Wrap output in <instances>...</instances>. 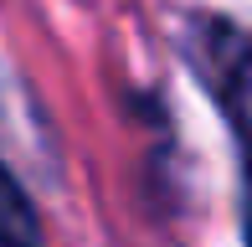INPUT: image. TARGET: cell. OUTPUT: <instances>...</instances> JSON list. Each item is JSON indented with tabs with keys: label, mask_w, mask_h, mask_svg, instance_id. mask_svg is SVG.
<instances>
[{
	"label": "cell",
	"mask_w": 252,
	"mask_h": 247,
	"mask_svg": "<svg viewBox=\"0 0 252 247\" xmlns=\"http://www.w3.org/2000/svg\"><path fill=\"white\" fill-rule=\"evenodd\" d=\"M190 67L201 72V83L216 93V103L232 119V134H242V93H247V36L237 21L226 16H196L186 36Z\"/></svg>",
	"instance_id": "obj_1"
},
{
	"label": "cell",
	"mask_w": 252,
	"mask_h": 247,
	"mask_svg": "<svg viewBox=\"0 0 252 247\" xmlns=\"http://www.w3.org/2000/svg\"><path fill=\"white\" fill-rule=\"evenodd\" d=\"M0 247H47V232H41L36 201L26 196L21 175L0 160Z\"/></svg>",
	"instance_id": "obj_2"
},
{
	"label": "cell",
	"mask_w": 252,
	"mask_h": 247,
	"mask_svg": "<svg viewBox=\"0 0 252 247\" xmlns=\"http://www.w3.org/2000/svg\"><path fill=\"white\" fill-rule=\"evenodd\" d=\"M16 124H36L41 129V119L31 114V103H26V93H21V83L0 67V134H16Z\"/></svg>",
	"instance_id": "obj_3"
}]
</instances>
